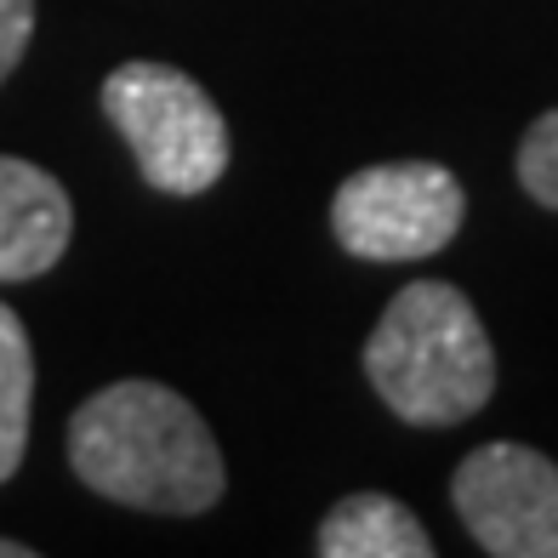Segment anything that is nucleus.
<instances>
[{
  "instance_id": "obj_2",
  "label": "nucleus",
  "mask_w": 558,
  "mask_h": 558,
  "mask_svg": "<svg viewBox=\"0 0 558 558\" xmlns=\"http://www.w3.org/2000/svg\"><path fill=\"white\" fill-rule=\"evenodd\" d=\"M376 399L411 427H456L496 393V353L473 302L445 279H411L365 342Z\"/></svg>"
},
{
  "instance_id": "obj_7",
  "label": "nucleus",
  "mask_w": 558,
  "mask_h": 558,
  "mask_svg": "<svg viewBox=\"0 0 558 558\" xmlns=\"http://www.w3.org/2000/svg\"><path fill=\"white\" fill-rule=\"evenodd\" d=\"M314 547L325 558H434V536L422 530V519L383 490L337 501L325 513Z\"/></svg>"
},
{
  "instance_id": "obj_9",
  "label": "nucleus",
  "mask_w": 558,
  "mask_h": 558,
  "mask_svg": "<svg viewBox=\"0 0 558 558\" xmlns=\"http://www.w3.org/2000/svg\"><path fill=\"white\" fill-rule=\"evenodd\" d=\"M519 183L536 206L558 211V109H547L519 143Z\"/></svg>"
},
{
  "instance_id": "obj_4",
  "label": "nucleus",
  "mask_w": 558,
  "mask_h": 558,
  "mask_svg": "<svg viewBox=\"0 0 558 558\" xmlns=\"http://www.w3.org/2000/svg\"><path fill=\"white\" fill-rule=\"evenodd\" d=\"M468 194L439 160H388L353 171L331 199V234L360 263H416L456 240Z\"/></svg>"
},
{
  "instance_id": "obj_1",
  "label": "nucleus",
  "mask_w": 558,
  "mask_h": 558,
  "mask_svg": "<svg viewBox=\"0 0 558 558\" xmlns=\"http://www.w3.org/2000/svg\"><path fill=\"white\" fill-rule=\"evenodd\" d=\"M69 468L86 490L160 519H199L228 490L211 427L166 383L92 393L69 422Z\"/></svg>"
},
{
  "instance_id": "obj_10",
  "label": "nucleus",
  "mask_w": 558,
  "mask_h": 558,
  "mask_svg": "<svg viewBox=\"0 0 558 558\" xmlns=\"http://www.w3.org/2000/svg\"><path fill=\"white\" fill-rule=\"evenodd\" d=\"M35 35V0H0V81L23 63Z\"/></svg>"
},
{
  "instance_id": "obj_11",
  "label": "nucleus",
  "mask_w": 558,
  "mask_h": 558,
  "mask_svg": "<svg viewBox=\"0 0 558 558\" xmlns=\"http://www.w3.org/2000/svg\"><path fill=\"white\" fill-rule=\"evenodd\" d=\"M0 558H35V553L23 547V542H0Z\"/></svg>"
},
{
  "instance_id": "obj_5",
  "label": "nucleus",
  "mask_w": 558,
  "mask_h": 558,
  "mask_svg": "<svg viewBox=\"0 0 558 558\" xmlns=\"http://www.w3.org/2000/svg\"><path fill=\"white\" fill-rule=\"evenodd\" d=\"M468 536L490 558H558V462L496 439L478 445L450 478Z\"/></svg>"
},
{
  "instance_id": "obj_6",
  "label": "nucleus",
  "mask_w": 558,
  "mask_h": 558,
  "mask_svg": "<svg viewBox=\"0 0 558 558\" xmlns=\"http://www.w3.org/2000/svg\"><path fill=\"white\" fill-rule=\"evenodd\" d=\"M74 240V206L52 171L0 155V286L40 279Z\"/></svg>"
},
{
  "instance_id": "obj_8",
  "label": "nucleus",
  "mask_w": 558,
  "mask_h": 558,
  "mask_svg": "<svg viewBox=\"0 0 558 558\" xmlns=\"http://www.w3.org/2000/svg\"><path fill=\"white\" fill-rule=\"evenodd\" d=\"M29 404H35V353L17 308L0 302V485L17 473L29 450Z\"/></svg>"
},
{
  "instance_id": "obj_3",
  "label": "nucleus",
  "mask_w": 558,
  "mask_h": 558,
  "mask_svg": "<svg viewBox=\"0 0 558 558\" xmlns=\"http://www.w3.org/2000/svg\"><path fill=\"white\" fill-rule=\"evenodd\" d=\"M104 114L125 137L148 189L194 199L228 171V120L211 92L171 63H120L104 81Z\"/></svg>"
}]
</instances>
